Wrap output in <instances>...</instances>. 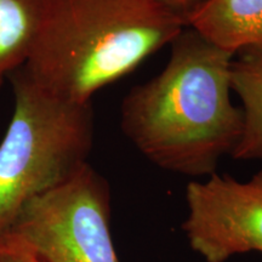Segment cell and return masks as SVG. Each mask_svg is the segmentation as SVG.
Segmentation results:
<instances>
[{"mask_svg":"<svg viewBox=\"0 0 262 262\" xmlns=\"http://www.w3.org/2000/svg\"><path fill=\"white\" fill-rule=\"evenodd\" d=\"M182 222L189 247L205 262L262 254V169L248 181L214 172L186 187Z\"/></svg>","mask_w":262,"mask_h":262,"instance_id":"cell-5","label":"cell"},{"mask_svg":"<svg viewBox=\"0 0 262 262\" xmlns=\"http://www.w3.org/2000/svg\"><path fill=\"white\" fill-rule=\"evenodd\" d=\"M0 262H40L17 245L0 239Z\"/></svg>","mask_w":262,"mask_h":262,"instance_id":"cell-9","label":"cell"},{"mask_svg":"<svg viewBox=\"0 0 262 262\" xmlns=\"http://www.w3.org/2000/svg\"><path fill=\"white\" fill-rule=\"evenodd\" d=\"M15 108L0 142V235L26 203L88 164L94 110L52 96L19 68L11 75Z\"/></svg>","mask_w":262,"mask_h":262,"instance_id":"cell-3","label":"cell"},{"mask_svg":"<svg viewBox=\"0 0 262 262\" xmlns=\"http://www.w3.org/2000/svg\"><path fill=\"white\" fill-rule=\"evenodd\" d=\"M231 88L242 102L243 129L231 157L262 160V50H244L231 63Z\"/></svg>","mask_w":262,"mask_h":262,"instance_id":"cell-7","label":"cell"},{"mask_svg":"<svg viewBox=\"0 0 262 262\" xmlns=\"http://www.w3.org/2000/svg\"><path fill=\"white\" fill-rule=\"evenodd\" d=\"M170 47L164 70L123 98L120 127L160 169L208 178L232 155L243 129L231 98L234 56L187 26Z\"/></svg>","mask_w":262,"mask_h":262,"instance_id":"cell-1","label":"cell"},{"mask_svg":"<svg viewBox=\"0 0 262 262\" xmlns=\"http://www.w3.org/2000/svg\"><path fill=\"white\" fill-rule=\"evenodd\" d=\"M186 26L233 56L262 50V0H208L186 18Z\"/></svg>","mask_w":262,"mask_h":262,"instance_id":"cell-6","label":"cell"},{"mask_svg":"<svg viewBox=\"0 0 262 262\" xmlns=\"http://www.w3.org/2000/svg\"><path fill=\"white\" fill-rule=\"evenodd\" d=\"M186 22L157 0H45L24 71L52 96L89 103L170 45Z\"/></svg>","mask_w":262,"mask_h":262,"instance_id":"cell-2","label":"cell"},{"mask_svg":"<svg viewBox=\"0 0 262 262\" xmlns=\"http://www.w3.org/2000/svg\"><path fill=\"white\" fill-rule=\"evenodd\" d=\"M110 183L89 163L22 206L0 235L40 262H120Z\"/></svg>","mask_w":262,"mask_h":262,"instance_id":"cell-4","label":"cell"},{"mask_svg":"<svg viewBox=\"0 0 262 262\" xmlns=\"http://www.w3.org/2000/svg\"><path fill=\"white\" fill-rule=\"evenodd\" d=\"M44 5L45 0H0V88L27 62Z\"/></svg>","mask_w":262,"mask_h":262,"instance_id":"cell-8","label":"cell"},{"mask_svg":"<svg viewBox=\"0 0 262 262\" xmlns=\"http://www.w3.org/2000/svg\"><path fill=\"white\" fill-rule=\"evenodd\" d=\"M157 2H159L166 9L171 10L186 22V18L208 0H157Z\"/></svg>","mask_w":262,"mask_h":262,"instance_id":"cell-10","label":"cell"}]
</instances>
